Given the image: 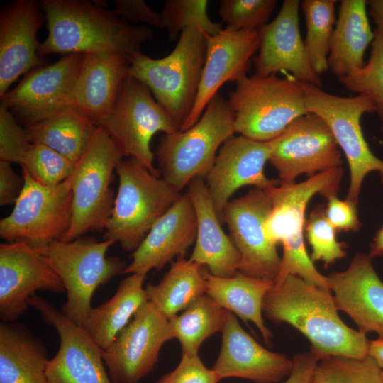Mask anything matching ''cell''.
<instances>
[{
  "mask_svg": "<svg viewBox=\"0 0 383 383\" xmlns=\"http://www.w3.org/2000/svg\"><path fill=\"white\" fill-rule=\"evenodd\" d=\"M331 291L287 275L266 294L262 312L275 324L288 323L311 343L319 359L328 356L363 358L369 355L366 334L348 326L340 318Z\"/></svg>",
  "mask_w": 383,
  "mask_h": 383,
  "instance_id": "1",
  "label": "cell"
},
{
  "mask_svg": "<svg viewBox=\"0 0 383 383\" xmlns=\"http://www.w3.org/2000/svg\"><path fill=\"white\" fill-rule=\"evenodd\" d=\"M40 4L48 30L40 45V57L110 52L130 63L153 36L148 26L130 24L94 1L43 0Z\"/></svg>",
  "mask_w": 383,
  "mask_h": 383,
  "instance_id": "2",
  "label": "cell"
},
{
  "mask_svg": "<svg viewBox=\"0 0 383 383\" xmlns=\"http://www.w3.org/2000/svg\"><path fill=\"white\" fill-rule=\"evenodd\" d=\"M343 174V168L338 167L300 183L279 184L264 189L272 204L265 231L274 243H280L283 248L280 270L274 283L292 274L331 291L326 277L314 267L304 245L305 213L314 195L319 194L326 199L337 195Z\"/></svg>",
  "mask_w": 383,
  "mask_h": 383,
  "instance_id": "3",
  "label": "cell"
},
{
  "mask_svg": "<svg viewBox=\"0 0 383 383\" xmlns=\"http://www.w3.org/2000/svg\"><path fill=\"white\" fill-rule=\"evenodd\" d=\"M206 53L205 33L188 28L166 57L154 59L140 52L129 63V77L148 87L179 131L195 104Z\"/></svg>",
  "mask_w": 383,
  "mask_h": 383,
  "instance_id": "4",
  "label": "cell"
},
{
  "mask_svg": "<svg viewBox=\"0 0 383 383\" xmlns=\"http://www.w3.org/2000/svg\"><path fill=\"white\" fill-rule=\"evenodd\" d=\"M115 171L119 185L104 238L135 251L182 194L133 158L123 159Z\"/></svg>",
  "mask_w": 383,
  "mask_h": 383,
  "instance_id": "5",
  "label": "cell"
},
{
  "mask_svg": "<svg viewBox=\"0 0 383 383\" xmlns=\"http://www.w3.org/2000/svg\"><path fill=\"white\" fill-rule=\"evenodd\" d=\"M234 133L233 113L218 94L194 125L160 138L155 155L162 178L180 192L194 179L206 177L218 149Z\"/></svg>",
  "mask_w": 383,
  "mask_h": 383,
  "instance_id": "6",
  "label": "cell"
},
{
  "mask_svg": "<svg viewBox=\"0 0 383 383\" xmlns=\"http://www.w3.org/2000/svg\"><path fill=\"white\" fill-rule=\"evenodd\" d=\"M227 99L234 115L235 133L268 142L294 120L309 113L301 82L276 74L247 75L238 80Z\"/></svg>",
  "mask_w": 383,
  "mask_h": 383,
  "instance_id": "7",
  "label": "cell"
},
{
  "mask_svg": "<svg viewBox=\"0 0 383 383\" xmlns=\"http://www.w3.org/2000/svg\"><path fill=\"white\" fill-rule=\"evenodd\" d=\"M124 155L101 126H96L72 174V218L61 240L68 242L89 231L105 230L114 203L110 184Z\"/></svg>",
  "mask_w": 383,
  "mask_h": 383,
  "instance_id": "8",
  "label": "cell"
},
{
  "mask_svg": "<svg viewBox=\"0 0 383 383\" xmlns=\"http://www.w3.org/2000/svg\"><path fill=\"white\" fill-rule=\"evenodd\" d=\"M113 243L81 237L68 242L55 240L38 249L48 257L64 284L67 300L62 312L83 328L96 289L123 274L127 266L118 257L106 256Z\"/></svg>",
  "mask_w": 383,
  "mask_h": 383,
  "instance_id": "9",
  "label": "cell"
},
{
  "mask_svg": "<svg viewBox=\"0 0 383 383\" xmlns=\"http://www.w3.org/2000/svg\"><path fill=\"white\" fill-rule=\"evenodd\" d=\"M301 83L304 90L306 109L327 123L346 157L350 170L346 200L357 205L367 174L378 172L383 184V161L371 151L360 125L362 115L376 112L377 105L365 95L342 97L326 92L317 86Z\"/></svg>",
  "mask_w": 383,
  "mask_h": 383,
  "instance_id": "10",
  "label": "cell"
},
{
  "mask_svg": "<svg viewBox=\"0 0 383 383\" xmlns=\"http://www.w3.org/2000/svg\"><path fill=\"white\" fill-rule=\"evenodd\" d=\"M23 190L11 213L0 221V236L6 242L23 241L42 249L61 240L72 218V175L53 187L35 181L22 168Z\"/></svg>",
  "mask_w": 383,
  "mask_h": 383,
  "instance_id": "11",
  "label": "cell"
},
{
  "mask_svg": "<svg viewBox=\"0 0 383 383\" xmlns=\"http://www.w3.org/2000/svg\"><path fill=\"white\" fill-rule=\"evenodd\" d=\"M99 126L108 133L124 157L136 160L157 177L160 172L154 167L155 154L150 149L152 138L157 132L172 134L179 131L148 87L131 77L123 82L113 109Z\"/></svg>",
  "mask_w": 383,
  "mask_h": 383,
  "instance_id": "12",
  "label": "cell"
},
{
  "mask_svg": "<svg viewBox=\"0 0 383 383\" xmlns=\"http://www.w3.org/2000/svg\"><path fill=\"white\" fill-rule=\"evenodd\" d=\"M271 208L265 190L255 187L227 203L222 221L227 224L230 238L240 256L238 272L274 283L282 259L277 244L265 231Z\"/></svg>",
  "mask_w": 383,
  "mask_h": 383,
  "instance_id": "13",
  "label": "cell"
},
{
  "mask_svg": "<svg viewBox=\"0 0 383 383\" xmlns=\"http://www.w3.org/2000/svg\"><path fill=\"white\" fill-rule=\"evenodd\" d=\"M268 142L269 162L277 171L280 184L294 183L303 174L311 177L343 163L331 128L314 113L296 118Z\"/></svg>",
  "mask_w": 383,
  "mask_h": 383,
  "instance_id": "14",
  "label": "cell"
},
{
  "mask_svg": "<svg viewBox=\"0 0 383 383\" xmlns=\"http://www.w3.org/2000/svg\"><path fill=\"white\" fill-rule=\"evenodd\" d=\"M84 54L63 55L55 63L35 68L1 97L19 123L27 127L72 106Z\"/></svg>",
  "mask_w": 383,
  "mask_h": 383,
  "instance_id": "15",
  "label": "cell"
},
{
  "mask_svg": "<svg viewBox=\"0 0 383 383\" xmlns=\"http://www.w3.org/2000/svg\"><path fill=\"white\" fill-rule=\"evenodd\" d=\"M171 339L168 319L150 301L144 304L103 350L113 383H138L152 371L163 344Z\"/></svg>",
  "mask_w": 383,
  "mask_h": 383,
  "instance_id": "16",
  "label": "cell"
},
{
  "mask_svg": "<svg viewBox=\"0 0 383 383\" xmlns=\"http://www.w3.org/2000/svg\"><path fill=\"white\" fill-rule=\"evenodd\" d=\"M29 305L60 337L58 351L47 365V383H113L105 370L103 350L83 327L43 297L35 295Z\"/></svg>",
  "mask_w": 383,
  "mask_h": 383,
  "instance_id": "17",
  "label": "cell"
},
{
  "mask_svg": "<svg viewBox=\"0 0 383 383\" xmlns=\"http://www.w3.org/2000/svg\"><path fill=\"white\" fill-rule=\"evenodd\" d=\"M38 291L62 293V281L48 257L23 241L0 244V318L14 322Z\"/></svg>",
  "mask_w": 383,
  "mask_h": 383,
  "instance_id": "18",
  "label": "cell"
},
{
  "mask_svg": "<svg viewBox=\"0 0 383 383\" xmlns=\"http://www.w3.org/2000/svg\"><path fill=\"white\" fill-rule=\"evenodd\" d=\"M270 150L269 142L240 135L232 136L221 146L205 183L221 223L225 206L240 188L266 189L280 184L279 179H268L264 172Z\"/></svg>",
  "mask_w": 383,
  "mask_h": 383,
  "instance_id": "19",
  "label": "cell"
},
{
  "mask_svg": "<svg viewBox=\"0 0 383 383\" xmlns=\"http://www.w3.org/2000/svg\"><path fill=\"white\" fill-rule=\"evenodd\" d=\"M45 21L41 4L16 0L0 11V98L22 74L42 67L38 32Z\"/></svg>",
  "mask_w": 383,
  "mask_h": 383,
  "instance_id": "20",
  "label": "cell"
},
{
  "mask_svg": "<svg viewBox=\"0 0 383 383\" xmlns=\"http://www.w3.org/2000/svg\"><path fill=\"white\" fill-rule=\"evenodd\" d=\"M299 0H284L277 16L257 30L259 53L255 74L267 77L280 71L293 74L299 82L321 86V76L311 66L299 29Z\"/></svg>",
  "mask_w": 383,
  "mask_h": 383,
  "instance_id": "21",
  "label": "cell"
},
{
  "mask_svg": "<svg viewBox=\"0 0 383 383\" xmlns=\"http://www.w3.org/2000/svg\"><path fill=\"white\" fill-rule=\"evenodd\" d=\"M206 59L195 104L180 131L194 125L210 101L228 82H236L247 75L250 61L259 50L257 30L223 29L216 35L205 33Z\"/></svg>",
  "mask_w": 383,
  "mask_h": 383,
  "instance_id": "22",
  "label": "cell"
},
{
  "mask_svg": "<svg viewBox=\"0 0 383 383\" xmlns=\"http://www.w3.org/2000/svg\"><path fill=\"white\" fill-rule=\"evenodd\" d=\"M221 333V350L211 368L221 380L239 377L256 383H277L290 375L292 359L260 345L230 311Z\"/></svg>",
  "mask_w": 383,
  "mask_h": 383,
  "instance_id": "23",
  "label": "cell"
},
{
  "mask_svg": "<svg viewBox=\"0 0 383 383\" xmlns=\"http://www.w3.org/2000/svg\"><path fill=\"white\" fill-rule=\"evenodd\" d=\"M372 259L356 254L345 270L326 279L338 310L348 314L360 332H374L383 339V282Z\"/></svg>",
  "mask_w": 383,
  "mask_h": 383,
  "instance_id": "24",
  "label": "cell"
},
{
  "mask_svg": "<svg viewBox=\"0 0 383 383\" xmlns=\"http://www.w3.org/2000/svg\"><path fill=\"white\" fill-rule=\"evenodd\" d=\"M197 219L192 201L186 192L154 224L143 241L133 251L123 274L146 275L161 270L177 257H184L195 242Z\"/></svg>",
  "mask_w": 383,
  "mask_h": 383,
  "instance_id": "25",
  "label": "cell"
},
{
  "mask_svg": "<svg viewBox=\"0 0 383 383\" xmlns=\"http://www.w3.org/2000/svg\"><path fill=\"white\" fill-rule=\"evenodd\" d=\"M129 70V62L118 54H84L72 106L99 126L113 109Z\"/></svg>",
  "mask_w": 383,
  "mask_h": 383,
  "instance_id": "26",
  "label": "cell"
},
{
  "mask_svg": "<svg viewBox=\"0 0 383 383\" xmlns=\"http://www.w3.org/2000/svg\"><path fill=\"white\" fill-rule=\"evenodd\" d=\"M189 194L197 219L195 245L189 260L217 277H229L238 272L240 256L221 226V221L201 177L188 184Z\"/></svg>",
  "mask_w": 383,
  "mask_h": 383,
  "instance_id": "27",
  "label": "cell"
},
{
  "mask_svg": "<svg viewBox=\"0 0 383 383\" xmlns=\"http://www.w3.org/2000/svg\"><path fill=\"white\" fill-rule=\"evenodd\" d=\"M365 0H341L328 58V68L338 79L362 67L374 39Z\"/></svg>",
  "mask_w": 383,
  "mask_h": 383,
  "instance_id": "28",
  "label": "cell"
},
{
  "mask_svg": "<svg viewBox=\"0 0 383 383\" xmlns=\"http://www.w3.org/2000/svg\"><path fill=\"white\" fill-rule=\"evenodd\" d=\"M49 360L43 342L24 326L0 324V383H47Z\"/></svg>",
  "mask_w": 383,
  "mask_h": 383,
  "instance_id": "29",
  "label": "cell"
},
{
  "mask_svg": "<svg viewBox=\"0 0 383 383\" xmlns=\"http://www.w3.org/2000/svg\"><path fill=\"white\" fill-rule=\"evenodd\" d=\"M206 294L225 310L238 316L245 323L251 321L260 332L265 343L272 345V332L262 318L263 300L273 287L272 281L257 279L237 272L229 277H221L204 270Z\"/></svg>",
  "mask_w": 383,
  "mask_h": 383,
  "instance_id": "30",
  "label": "cell"
},
{
  "mask_svg": "<svg viewBox=\"0 0 383 383\" xmlns=\"http://www.w3.org/2000/svg\"><path fill=\"white\" fill-rule=\"evenodd\" d=\"M145 277L144 274H131L121 281L111 299L89 311L84 328L103 350L148 301L143 287Z\"/></svg>",
  "mask_w": 383,
  "mask_h": 383,
  "instance_id": "31",
  "label": "cell"
},
{
  "mask_svg": "<svg viewBox=\"0 0 383 383\" xmlns=\"http://www.w3.org/2000/svg\"><path fill=\"white\" fill-rule=\"evenodd\" d=\"M145 289L148 301L170 319L206 294V281L201 265L179 257L157 284Z\"/></svg>",
  "mask_w": 383,
  "mask_h": 383,
  "instance_id": "32",
  "label": "cell"
},
{
  "mask_svg": "<svg viewBox=\"0 0 383 383\" xmlns=\"http://www.w3.org/2000/svg\"><path fill=\"white\" fill-rule=\"evenodd\" d=\"M24 128L32 144L45 145L76 163L96 126L70 106L49 118Z\"/></svg>",
  "mask_w": 383,
  "mask_h": 383,
  "instance_id": "33",
  "label": "cell"
},
{
  "mask_svg": "<svg viewBox=\"0 0 383 383\" xmlns=\"http://www.w3.org/2000/svg\"><path fill=\"white\" fill-rule=\"evenodd\" d=\"M227 311L206 294L168 319L172 338L180 343L182 355H196L203 342L222 332Z\"/></svg>",
  "mask_w": 383,
  "mask_h": 383,
  "instance_id": "34",
  "label": "cell"
},
{
  "mask_svg": "<svg viewBox=\"0 0 383 383\" xmlns=\"http://www.w3.org/2000/svg\"><path fill=\"white\" fill-rule=\"evenodd\" d=\"M335 0H304L306 34L304 42L309 62L321 76L328 70V58L336 22Z\"/></svg>",
  "mask_w": 383,
  "mask_h": 383,
  "instance_id": "35",
  "label": "cell"
},
{
  "mask_svg": "<svg viewBox=\"0 0 383 383\" xmlns=\"http://www.w3.org/2000/svg\"><path fill=\"white\" fill-rule=\"evenodd\" d=\"M382 371L370 355L328 356L318 360L311 383H383Z\"/></svg>",
  "mask_w": 383,
  "mask_h": 383,
  "instance_id": "36",
  "label": "cell"
},
{
  "mask_svg": "<svg viewBox=\"0 0 383 383\" xmlns=\"http://www.w3.org/2000/svg\"><path fill=\"white\" fill-rule=\"evenodd\" d=\"M208 4L207 0H167L160 13L170 40H175L188 28H198L209 35L221 31L222 24L209 17Z\"/></svg>",
  "mask_w": 383,
  "mask_h": 383,
  "instance_id": "37",
  "label": "cell"
},
{
  "mask_svg": "<svg viewBox=\"0 0 383 383\" xmlns=\"http://www.w3.org/2000/svg\"><path fill=\"white\" fill-rule=\"evenodd\" d=\"M367 64L338 81L349 91L370 97L377 109L383 105V29L376 28Z\"/></svg>",
  "mask_w": 383,
  "mask_h": 383,
  "instance_id": "38",
  "label": "cell"
},
{
  "mask_svg": "<svg viewBox=\"0 0 383 383\" xmlns=\"http://www.w3.org/2000/svg\"><path fill=\"white\" fill-rule=\"evenodd\" d=\"M75 164L45 145L32 144L21 165L38 182L53 187L71 177Z\"/></svg>",
  "mask_w": 383,
  "mask_h": 383,
  "instance_id": "39",
  "label": "cell"
},
{
  "mask_svg": "<svg viewBox=\"0 0 383 383\" xmlns=\"http://www.w3.org/2000/svg\"><path fill=\"white\" fill-rule=\"evenodd\" d=\"M276 0H221L218 15L229 30H257L269 23Z\"/></svg>",
  "mask_w": 383,
  "mask_h": 383,
  "instance_id": "40",
  "label": "cell"
},
{
  "mask_svg": "<svg viewBox=\"0 0 383 383\" xmlns=\"http://www.w3.org/2000/svg\"><path fill=\"white\" fill-rule=\"evenodd\" d=\"M304 231L312 248L310 258L313 262L323 261L328 266L346 255V244L337 240V231L327 220L325 209L316 208L311 213Z\"/></svg>",
  "mask_w": 383,
  "mask_h": 383,
  "instance_id": "41",
  "label": "cell"
},
{
  "mask_svg": "<svg viewBox=\"0 0 383 383\" xmlns=\"http://www.w3.org/2000/svg\"><path fill=\"white\" fill-rule=\"evenodd\" d=\"M25 128H23L6 104L0 103V160L21 165L30 148Z\"/></svg>",
  "mask_w": 383,
  "mask_h": 383,
  "instance_id": "42",
  "label": "cell"
},
{
  "mask_svg": "<svg viewBox=\"0 0 383 383\" xmlns=\"http://www.w3.org/2000/svg\"><path fill=\"white\" fill-rule=\"evenodd\" d=\"M219 381L218 374L205 366L199 355H182L176 368L156 383H218Z\"/></svg>",
  "mask_w": 383,
  "mask_h": 383,
  "instance_id": "43",
  "label": "cell"
},
{
  "mask_svg": "<svg viewBox=\"0 0 383 383\" xmlns=\"http://www.w3.org/2000/svg\"><path fill=\"white\" fill-rule=\"evenodd\" d=\"M325 215L331 225L337 231H356L361 227L357 205L348 200H340L337 195L327 199Z\"/></svg>",
  "mask_w": 383,
  "mask_h": 383,
  "instance_id": "44",
  "label": "cell"
},
{
  "mask_svg": "<svg viewBox=\"0 0 383 383\" xmlns=\"http://www.w3.org/2000/svg\"><path fill=\"white\" fill-rule=\"evenodd\" d=\"M116 15L132 24L143 23L156 28H165L160 13H156L143 0H114Z\"/></svg>",
  "mask_w": 383,
  "mask_h": 383,
  "instance_id": "45",
  "label": "cell"
},
{
  "mask_svg": "<svg viewBox=\"0 0 383 383\" xmlns=\"http://www.w3.org/2000/svg\"><path fill=\"white\" fill-rule=\"evenodd\" d=\"M24 186L21 177L11 166V163L0 160V205L15 204Z\"/></svg>",
  "mask_w": 383,
  "mask_h": 383,
  "instance_id": "46",
  "label": "cell"
},
{
  "mask_svg": "<svg viewBox=\"0 0 383 383\" xmlns=\"http://www.w3.org/2000/svg\"><path fill=\"white\" fill-rule=\"evenodd\" d=\"M319 360L311 350L296 353L292 357V371L283 383H311Z\"/></svg>",
  "mask_w": 383,
  "mask_h": 383,
  "instance_id": "47",
  "label": "cell"
},
{
  "mask_svg": "<svg viewBox=\"0 0 383 383\" xmlns=\"http://www.w3.org/2000/svg\"><path fill=\"white\" fill-rule=\"evenodd\" d=\"M369 12L377 27L383 29V0L367 1Z\"/></svg>",
  "mask_w": 383,
  "mask_h": 383,
  "instance_id": "48",
  "label": "cell"
},
{
  "mask_svg": "<svg viewBox=\"0 0 383 383\" xmlns=\"http://www.w3.org/2000/svg\"><path fill=\"white\" fill-rule=\"evenodd\" d=\"M369 355L375 360L378 366L383 370V339L370 340Z\"/></svg>",
  "mask_w": 383,
  "mask_h": 383,
  "instance_id": "49",
  "label": "cell"
},
{
  "mask_svg": "<svg viewBox=\"0 0 383 383\" xmlns=\"http://www.w3.org/2000/svg\"><path fill=\"white\" fill-rule=\"evenodd\" d=\"M368 255L371 258L375 257H383V226L375 234Z\"/></svg>",
  "mask_w": 383,
  "mask_h": 383,
  "instance_id": "50",
  "label": "cell"
},
{
  "mask_svg": "<svg viewBox=\"0 0 383 383\" xmlns=\"http://www.w3.org/2000/svg\"><path fill=\"white\" fill-rule=\"evenodd\" d=\"M380 118V121H381V130L383 132V105L378 107L377 109V111H376Z\"/></svg>",
  "mask_w": 383,
  "mask_h": 383,
  "instance_id": "51",
  "label": "cell"
},
{
  "mask_svg": "<svg viewBox=\"0 0 383 383\" xmlns=\"http://www.w3.org/2000/svg\"><path fill=\"white\" fill-rule=\"evenodd\" d=\"M382 379H383V371H382Z\"/></svg>",
  "mask_w": 383,
  "mask_h": 383,
  "instance_id": "52",
  "label": "cell"
}]
</instances>
